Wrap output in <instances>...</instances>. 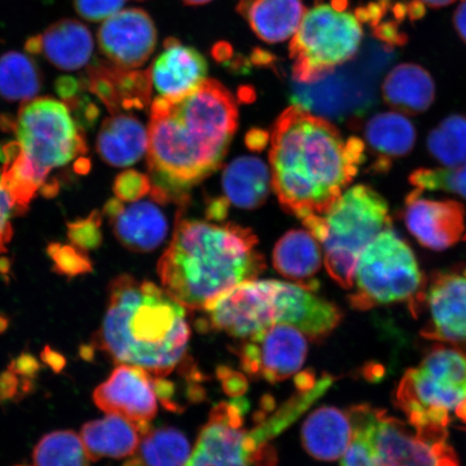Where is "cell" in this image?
Here are the masks:
<instances>
[{"mask_svg":"<svg viewBox=\"0 0 466 466\" xmlns=\"http://www.w3.org/2000/svg\"><path fill=\"white\" fill-rule=\"evenodd\" d=\"M348 413L352 427L365 437L374 466H459L445 428H416L365 404Z\"/></svg>","mask_w":466,"mask_h":466,"instance_id":"30bf717a","label":"cell"},{"mask_svg":"<svg viewBox=\"0 0 466 466\" xmlns=\"http://www.w3.org/2000/svg\"><path fill=\"white\" fill-rule=\"evenodd\" d=\"M89 90L106 105L113 114L121 109L143 108L150 97L148 72L125 69L112 63L96 61L86 73Z\"/></svg>","mask_w":466,"mask_h":466,"instance_id":"ffe728a7","label":"cell"},{"mask_svg":"<svg viewBox=\"0 0 466 466\" xmlns=\"http://www.w3.org/2000/svg\"><path fill=\"white\" fill-rule=\"evenodd\" d=\"M381 93L384 102L406 116L427 112L436 95L432 76L413 63L395 66L383 80Z\"/></svg>","mask_w":466,"mask_h":466,"instance_id":"4316f807","label":"cell"},{"mask_svg":"<svg viewBox=\"0 0 466 466\" xmlns=\"http://www.w3.org/2000/svg\"><path fill=\"white\" fill-rule=\"evenodd\" d=\"M255 233L232 223L185 218L158 262L162 289L187 310H203L237 285L265 270Z\"/></svg>","mask_w":466,"mask_h":466,"instance_id":"3957f363","label":"cell"},{"mask_svg":"<svg viewBox=\"0 0 466 466\" xmlns=\"http://www.w3.org/2000/svg\"><path fill=\"white\" fill-rule=\"evenodd\" d=\"M427 283L411 248L389 226L360 255L354 275L355 290L349 302L353 309L367 311L407 301L416 311Z\"/></svg>","mask_w":466,"mask_h":466,"instance_id":"ba28073f","label":"cell"},{"mask_svg":"<svg viewBox=\"0 0 466 466\" xmlns=\"http://www.w3.org/2000/svg\"><path fill=\"white\" fill-rule=\"evenodd\" d=\"M221 184L223 198L230 206L258 208L266 202L272 188L270 167L256 157H238L225 168Z\"/></svg>","mask_w":466,"mask_h":466,"instance_id":"f1b7e54d","label":"cell"},{"mask_svg":"<svg viewBox=\"0 0 466 466\" xmlns=\"http://www.w3.org/2000/svg\"><path fill=\"white\" fill-rule=\"evenodd\" d=\"M42 85V72L32 57L16 51L0 56V96L5 100L31 101Z\"/></svg>","mask_w":466,"mask_h":466,"instance_id":"4dcf8cb0","label":"cell"},{"mask_svg":"<svg viewBox=\"0 0 466 466\" xmlns=\"http://www.w3.org/2000/svg\"><path fill=\"white\" fill-rule=\"evenodd\" d=\"M81 437L73 431H57L43 437L33 453L34 466H90Z\"/></svg>","mask_w":466,"mask_h":466,"instance_id":"1f68e13d","label":"cell"},{"mask_svg":"<svg viewBox=\"0 0 466 466\" xmlns=\"http://www.w3.org/2000/svg\"><path fill=\"white\" fill-rule=\"evenodd\" d=\"M15 209L13 199L3 184L2 170H0V254L7 250V244L14 236L11 217Z\"/></svg>","mask_w":466,"mask_h":466,"instance_id":"f35d334b","label":"cell"},{"mask_svg":"<svg viewBox=\"0 0 466 466\" xmlns=\"http://www.w3.org/2000/svg\"><path fill=\"white\" fill-rule=\"evenodd\" d=\"M191 450L187 437L174 428L149 429L124 466H186Z\"/></svg>","mask_w":466,"mask_h":466,"instance_id":"f546056e","label":"cell"},{"mask_svg":"<svg viewBox=\"0 0 466 466\" xmlns=\"http://www.w3.org/2000/svg\"><path fill=\"white\" fill-rule=\"evenodd\" d=\"M25 49L32 55H42V38L40 35L29 38L25 45Z\"/></svg>","mask_w":466,"mask_h":466,"instance_id":"b9f144b4","label":"cell"},{"mask_svg":"<svg viewBox=\"0 0 466 466\" xmlns=\"http://www.w3.org/2000/svg\"><path fill=\"white\" fill-rule=\"evenodd\" d=\"M235 97L214 79L179 97H157L148 126L149 196L185 208L189 191L223 162L238 129Z\"/></svg>","mask_w":466,"mask_h":466,"instance_id":"6da1fadb","label":"cell"},{"mask_svg":"<svg viewBox=\"0 0 466 466\" xmlns=\"http://www.w3.org/2000/svg\"><path fill=\"white\" fill-rule=\"evenodd\" d=\"M428 149L445 167H457L466 161V116L451 115L430 132Z\"/></svg>","mask_w":466,"mask_h":466,"instance_id":"d6a6232c","label":"cell"},{"mask_svg":"<svg viewBox=\"0 0 466 466\" xmlns=\"http://www.w3.org/2000/svg\"><path fill=\"white\" fill-rule=\"evenodd\" d=\"M415 189L407 196L404 220L419 244L441 252L457 244L465 233V207L454 200H433Z\"/></svg>","mask_w":466,"mask_h":466,"instance_id":"2e32d148","label":"cell"},{"mask_svg":"<svg viewBox=\"0 0 466 466\" xmlns=\"http://www.w3.org/2000/svg\"><path fill=\"white\" fill-rule=\"evenodd\" d=\"M319 242L329 275L341 288H353L358 261L369 244L392 226L389 204L374 188L355 185L342 192L322 217L302 220Z\"/></svg>","mask_w":466,"mask_h":466,"instance_id":"8992f818","label":"cell"},{"mask_svg":"<svg viewBox=\"0 0 466 466\" xmlns=\"http://www.w3.org/2000/svg\"><path fill=\"white\" fill-rule=\"evenodd\" d=\"M363 141L374 157L371 171L387 173L394 161L410 155L415 147L416 127L404 114H376L366 122Z\"/></svg>","mask_w":466,"mask_h":466,"instance_id":"44dd1931","label":"cell"},{"mask_svg":"<svg viewBox=\"0 0 466 466\" xmlns=\"http://www.w3.org/2000/svg\"><path fill=\"white\" fill-rule=\"evenodd\" d=\"M237 353L248 375L276 383L301 370L308 343L306 335L293 326L275 325L242 339Z\"/></svg>","mask_w":466,"mask_h":466,"instance_id":"4fadbf2b","label":"cell"},{"mask_svg":"<svg viewBox=\"0 0 466 466\" xmlns=\"http://www.w3.org/2000/svg\"><path fill=\"white\" fill-rule=\"evenodd\" d=\"M419 2L429 5V7L441 8L453 4L456 0H419Z\"/></svg>","mask_w":466,"mask_h":466,"instance_id":"7bdbcfd3","label":"cell"},{"mask_svg":"<svg viewBox=\"0 0 466 466\" xmlns=\"http://www.w3.org/2000/svg\"><path fill=\"white\" fill-rule=\"evenodd\" d=\"M430 320L422 331L429 340L466 343V268L462 272L434 273L425 287L421 301Z\"/></svg>","mask_w":466,"mask_h":466,"instance_id":"e0dca14e","label":"cell"},{"mask_svg":"<svg viewBox=\"0 0 466 466\" xmlns=\"http://www.w3.org/2000/svg\"><path fill=\"white\" fill-rule=\"evenodd\" d=\"M352 439V423L348 411L339 408H318L301 429L302 445L311 457L322 461L340 459Z\"/></svg>","mask_w":466,"mask_h":466,"instance_id":"d4e9b609","label":"cell"},{"mask_svg":"<svg viewBox=\"0 0 466 466\" xmlns=\"http://www.w3.org/2000/svg\"><path fill=\"white\" fill-rule=\"evenodd\" d=\"M157 28L145 10L130 8L105 20L97 32L98 48L114 66L125 69L142 67L154 54Z\"/></svg>","mask_w":466,"mask_h":466,"instance_id":"5bb4252c","label":"cell"},{"mask_svg":"<svg viewBox=\"0 0 466 466\" xmlns=\"http://www.w3.org/2000/svg\"><path fill=\"white\" fill-rule=\"evenodd\" d=\"M182 2L188 5H200L211 3L212 0H182Z\"/></svg>","mask_w":466,"mask_h":466,"instance_id":"ee69618b","label":"cell"},{"mask_svg":"<svg viewBox=\"0 0 466 466\" xmlns=\"http://www.w3.org/2000/svg\"><path fill=\"white\" fill-rule=\"evenodd\" d=\"M453 25L460 38L466 44V0H462L454 13Z\"/></svg>","mask_w":466,"mask_h":466,"instance_id":"60d3db41","label":"cell"},{"mask_svg":"<svg viewBox=\"0 0 466 466\" xmlns=\"http://www.w3.org/2000/svg\"><path fill=\"white\" fill-rule=\"evenodd\" d=\"M147 149L148 130L137 116L118 113L103 122L96 150L107 165L130 167L141 160Z\"/></svg>","mask_w":466,"mask_h":466,"instance_id":"484cf974","label":"cell"},{"mask_svg":"<svg viewBox=\"0 0 466 466\" xmlns=\"http://www.w3.org/2000/svg\"><path fill=\"white\" fill-rule=\"evenodd\" d=\"M367 160L362 138H346L335 125L294 105L271 134L272 189L289 214L301 221L322 217Z\"/></svg>","mask_w":466,"mask_h":466,"instance_id":"7a4b0ae2","label":"cell"},{"mask_svg":"<svg viewBox=\"0 0 466 466\" xmlns=\"http://www.w3.org/2000/svg\"><path fill=\"white\" fill-rule=\"evenodd\" d=\"M56 90L66 100H74L79 90V83L72 77H63L57 80Z\"/></svg>","mask_w":466,"mask_h":466,"instance_id":"ab89813d","label":"cell"},{"mask_svg":"<svg viewBox=\"0 0 466 466\" xmlns=\"http://www.w3.org/2000/svg\"><path fill=\"white\" fill-rule=\"evenodd\" d=\"M48 253L54 261L55 270L66 277H77L92 270L89 258L85 250L75 246H61L51 244Z\"/></svg>","mask_w":466,"mask_h":466,"instance_id":"e575fe53","label":"cell"},{"mask_svg":"<svg viewBox=\"0 0 466 466\" xmlns=\"http://www.w3.org/2000/svg\"><path fill=\"white\" fill-rule=\"evenodd\" d=\"M102 218L97 211L93 212L85 219L76 220L68 225V238L73 246L80 249H95L102 243Z\"/></svg>","mask_w":466,"mask_h":466,"instance_id":"d590c367","label":"cell"},{"mask_svg":"<svg viewBox=\"0 0 466 466\" xmlns=\"http://www.w3.org/2000/svg\"><path fill=\"white\" fill-rule=\"evenodd\" d=\"M127 0H74V7L85 20L101 22L118 13Z\"/></svg>","mask_w":466,"mask_h":466,"instance_id":"74e56055","label":"cell"},{"mask_svg":"<svg viewBox=\"0 0 466 466\" xmlns=\"http://www.w3.org/2000/svg\"><path fill=\"white\" fill-rule=\"evenodd\" d=\"M202 328L246 339L275 325H289L314 341L329 337L342 312L333 302L296 283L252 279L226 291L208 306Z\"/></svg>","mask_w":466,"mask_h":466,"instance_id":"5b68a950","label":"cell"},{"mask_svg":"<svg viewBox=\"0 0 466 466\" xmlns=\"http://www.w3.org/2000/svg\"><path fill=\"white\" fill-rule=\"evenodd\" d=\"M410 183L420 191H445L466 200V161L457 167L418 168Z\"/></svg>","mask_w":466,"mask_h":466,"instance_id":"836d02e7","label":"cell"},{"mask_svg":"<svg viewBox=\"0 0 466 466\" xmlns=\"http://www.w3.org/2000/svg\"><path fill=\"white\" fill-rule=\"evenodd\" d=\"M42 38V55L52 66L73 72L89 63L95 49L92 34L83 23L62 19L46 29Z\"/></svg>","mask_w":466,"mask_h":466,"instance_id":"83f0119b","label":"cell"},{"mask_svg":"<svg viewBox=\"0 0 466 466\" xmlns=\"http://www.w3.org/2000/svg\"><path fill=\"white\" fill-rule=\"evenodd\" d=\"M395 400L413 427L447 429L452 415L466 423V343H437L405 372Z\"/></svg>","mask_w":466,"mask_h":466,"instance_id":"52a82bcc","label":"cell"},{"mask_svg":"<svg viewBox=\"0 0 466 466\" xmlns=\"http://www.w3.org/2000/svg\"><path fill=\"white\" fill-rule=\"evenodd\" d=\"M186 309L158 285L131 276L113 279L95 347L116 363L166 377L184 362L190 339Z\"/></svg>","mask_w":466,"mask_h":466,"instance_id":"277c9868","label":"cell"},{"mask_svg":"<svg viewBox=\"0 0 466 466\" xmlns=\"http://www.w3.org/2000/svg\"><path fill=\"white\" fill-rule=\"evenodd\" d=\"M347 0L319 2L306 11L289 44L293 76L299 83H317L358 54L363 28L357 14L347 10Z\"/></svg>","mask_w":466,"mask_h":466,"instance_id":"9c48e42d","label":"cell"},{"mask_svg":"<svg viewBox=\"0 0 466 466\" xmlns=\"http://www.w3.org/2000/svg\"><path fill=\"white\" fill-rule=\"evenodd\" d=\"M17 149L43 186L49 174L84 156L83 134L66 103L35 97L23 103L14 125Z\"/></svg>","mask_w":466,"mask_h":466,"instance_id":"8fae6325","label":"cell"},{"mask_svg":"<svg viewBox=\"0 0 466 466\" xmlns=\"http://www.w3.org/2000/svg\"><path fill=\"white\" fill-rule=\"evenodd\" d=\"M17 466H22V465H17Z\"/></svg>","mask_w":466,"mask_h":466,"instance_id":"f6af8a7d","label":"cell"},{"mask_svg":"<svg viewBox=\"0 0 466 466\" xmlns=\"http://www.w3.org/2000/svg\"><path fill=\"white\" fill-rule=\"evenodd\" d=\"M113 188L119 200L133 202L150 194L151 182L147 174L129 170L116 177Z\"/></svg>","mask_w":466,"mask_h":466,"instance_id":"8d00e7d4","label":"cell"},{"mask_svg":"<svg viewBox=\"0 0 466 466\" xmlns=\"http://www.w3.org/2000/svg\"><path fill=\"white\" fill-rule=\"evenodd\" d=\"M248 406L243 399L215 406L186 466H277V451L260 425L244 429Z\"/></svg>","mask_w":466,"mask_h":466,"instance_id":"7c38bea8","label":"cell"},{"mask_svg":"<svg viewBox=\"0 0 466 466\" xmlns=\"http://www.w3.org/2000/svg\"><path fill=\"white\" fill-rule=\"evenodd\" d=\"M279 275L293 279L302 288L317 291L318 272L324 262L323 250L309 230H291L279 238L272 255Z\"/></svg>","mask_w":466,"mask_h":466,"instance_id":"7402d4cb","label":"cell"},{"mask_svg":"<svg viewBox=\"0 0 466 466\" xmlns=\"http://www.w3.org/2000/svg\"><path fill=\"white\" fill-rule=\"evenodd\" d=\"M162 206L167 204L151 197L147 201L133 202L114 198L105 206L104 215L122 246L132 252L148 253L158 248L170 231V221Z\"/></svg>","mask_w":466,"mask_h":466,"instance_id":"ac0fdd59","label":"cell"},{"mask_svg":"<svg viewBox=\"0 0 466 466\" xmlns=\"http://www.w3.org/2000/svg\"><path fill=\"white\" fill-rule=\"evenodd\" d=\"M149 429V424L108 415L100 420L85 424L80 437L93 461L104 458L122 459L136 453L143 436Z\"/></svg>","mask_w":466,"mask_h":466,"instance_id":"603a6c76","label":"cell"},{"mask_svg":"<svg viewBox=\"0 0 466 466\" xmlns=\"http://www.w3.org/2000/svg\"><path fill=\"white\" fill-rule=\"evenodd\" d=\"M151 84L162 97H179L199 86L208 75V62L199 51L168 38L150 71Z\"/></svg>","mask_w":466,"mask_h":466,"instance_id":"d6986e66","label":"cell"},{"mask_svg":"<svg viewBox=\"0 0 466 466\" xmlns=\"http://www.w3.org/2000/svg\"><path fill=\"white\" fill-rule=\"evenodd\" d=\"M237 11L262 42L279 44L294 36L307 10L302 0H241Z\"/></svg>","mask_w":466,"mask_h":466,"instance_id":"cb8c5ba5","label":"cell"},{"mask_svg":"<svg viewBox=\"0 0 466 466\" xmlns=\"http://www.w3.org/2000/svg\"><path fill=\"white\" fill-rule=\"evenodd\" d=\"M96 405L108 415L149 424L158 411L154 375L141 367L120 364L93 394Z\"/></svg>","mask_w":466,"mask_h":466,"instance_id":"9a60e30c","label":"cell"}]
</instances>
